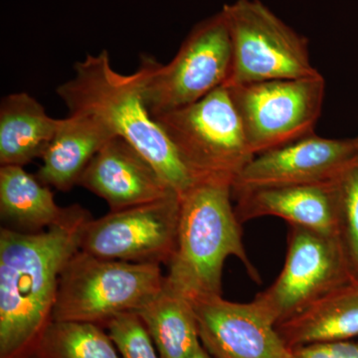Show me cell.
<instances>
[{
  "label": "cell",
  "instance_id": "52a82bcc",
  "mask_svg": "<svg viewBox=\"0 0 358 358\" xmlns=\"http://www.w3.org/2000/svg\"><path fill=\"white\" fill-rule=\"evenodd\" d=\"M222 11L232 44L230 75L224 86L320 74L310 61L308 40L260 0H237Z\"/></svg>",
  "mask_w": 358,
  "mask_h": 358
},
{
  "label": "cell",
  "instance_id": "e0dca14e",
  "mask_svg": "<svg viewBox=\"0 0 358 358\" xmlns=\"http://www.w3.org/2000/svg\"><path fill=\"white\" fill-rule=\"evenodd\" d=\"M62 119L47 115L43 106L29 94L13 93L0 103V164L24 166L41 159Z\"/></svg>",
  "mask_w": 358,
  "mask_h": 358
},
{
  "label": "cell",
  "instance_id": "3957f363",
  "mask_svg": "<svg viewBox=\"0 0 358 358\" xmlns=\"http://www.w3.org/2000/svg\"><path fill=\"white\" fill-rule=\"evenodd\" d=\"M232 197V185L219 179H201L180 196L178 239L164 285L192 303L222 296L223 266L231 256L262 282L245 250Z\"/></svg>",
  "mask_w": 358,
  "mask_h": 358
},
{
  "label": "cell",
  "instance_id": "7402d4cb",
  "mask_svg": "<svg viewBox=\"0 0 358 358\" xmlns=\"http://www.w3.org/2000/svg\"><path fill=\"white\" fill-rule=\"evenodd\" d=\"M341 236L358 280V162L339 180Z\"/></svg>",
  "mask_w": 358,
  "mask_h": 358
},
{
  "label": "cell",
  "instance_id": "8992f818",
  "mask_svg": "<svg viewBox=\"0 0 358 358\" xmlns=\"http://www.w3.org/2000/svg\"><path fill=\"white\" fill-rule=\"evenodd\" d=\"M232 44L221 10L193 27L173 60L143 56V96L152 117L196 103L229 78Z\"/></svg>",
  "mask_w": 358,
  "mask_h": 358
},
{
  "label": "cell",
  "instance_id": "30bf717a",
  "mask_svg": "<svg viewBox=\"0 0 358 358\" xmlns=\"http://www.w3.org/2000/svg\"><path fill=\"white\" fill-rule=\"evenodd\" d=\"M179 216L180 196L176 193L110 211L89 221L80 250L106 260L167 265L176 246Z\"/></svg>",
  "mask_w": 358,
  "mask_h": 358
},
{
  "label": "cell",
  "instance_id": "44dd1931",
  "mask_svg": "<svg viewBox=\"0 0 358 358\" xmlns=\"http://www.w3.org/2000/svg\"><path fill=\"white\" fill-rule=\"evenodd\" d=\"M105 327L122 358H160L138 313H122L110 320Z\"/></svg>",
  "mask_w": 358,
  "mask_h": 358
},
{
  "label": "cell",
  "instance_id": "603a6c76",
  "mask_svg": "<svg viewBox=\"0 0 358 358\" xmlns=\"http://www.w3.org/2000/svg\"><path fill=\"white\" fill-rule=\"evenodd\" d=\"M293 358H358V343L331 341L298 346L292 350Z\"/></svg>",
  "mask_w": 358,
  "mask_h": 358
},
{
  "label": "cell",
  "instance_id": "8fae6325",
  "mask_svg": "<svg viewBox=\"0 0 358 358\" xmlns=\"http://www.w3.org/2000/svg\"><path fill=\"white\" fill-rule=\"evenodd\" d=\"M357 162L358 136L334 140L310 134L256 155L235 179L232 194L275 186L336 182Z\"/></svg>",
  "mask_w": 358,
  "mask_h": 358
},
{
  "label": "cell",
  "instance_id": "ffe728a7",
  "mask_svg": "<svg viewBox=\"0 0 358 358\" xmlns=\"http://www.w3.org/2000/svg\"><path fill=\"white\" fill-rule=\"evenodd\" d=\"M34 352L39 358H122L99 324L71 320H50Z\"/></svg>",
  "mask_w": 358,
  "mask_h": 358
},
{
  "label": "cell",
  "instance_id": "9a60e30c",
  "mask_svg": "<svg viewBox=\"0 0 358 358\" xmlns=\"http://www.w3.org/2000/svg\"><path fill=\"white\" fill-rule=\"evenodd\" d=\"M107 127L93 117L69 115L62 119L57 133L41 157L37 178L62 192L79 185L90 162L110 138Z\"/></svg>",
  "mask_w": 358,
  "mask_h": 358
},
{
  "label": "cell",
  "instance_id": "2e32d148",
  "mask_svg": "<svg viewBox=\"0 0 358 358\" xmlns=\"http://www.w3.org/2000/svg\"><path fill=\"white\" fill-rule=\"evenodd\" d=\"M275 327L291 350L313 343L357 338L358 280L324 294Z\"/></svg>",
  "mask_w": 358,
  "mask_h": 358
},
{
  "label": "cell",
  "instance_id": "5b68a950",
  "mask_svg": "<svg viewBox=\"0 0 358 358\" xmlns=\"http://www.w3.org/2000/svg\"><path fill=\"white\" fill-rule=\"evenodd\" d=\"M154 119L199 180L219 179L233 185L255 157L224 85L196 103Z\"/></svg>",
  "mask_w": 358,
  "mask_h": 358
},
{
  "label": "cell",
  "instance_id": "7c38bea8",
  "mask_svg": "<svg viewBox=\"0 0 358 358\" xmlns=\"http://www.w3.org/2000/svg\"><path fill=\"white\" fill-rule=\"evenodd\" d=\"M200 341L215 358H293L275 320L255 299L250 303L222 296L193 301Z\"/></svg>",
  "mask_w": 358,
  "mask_h": 358
},
{
  "label": "cell",
  "instance_id": "cb8c5ba5",
  "mask_svg": "<svg viewBox=\"0 0 358 358\" xmlns=\"http://www.w3.org/2000/svg\"><path fill=\"white\" fill-rule=\"evenodd\" d=\"M190 358H215L212 357L210 353L207 352L206 350L203 348V345L200 346L199 350H197L194 355H192Z\"/></svg>",
  "mask_w": 358,
  "mask_h": 358
},
{
  "label": "cell",
  "instance_id": "9c48e42d",
  "mask_svg": "<svg viewBox=\"0 0 358 358\" xmlns=\"http://www.w3.org/2000/svg\"><path fill=\"white\" fill-rule=\"evenodd\" d=\"M355 280L341 235L289 225L288 252L281 274L255 300L279 324Z\"/></svg>",
  "mask_w": 358,
  "mask_h": 358
},
{
  "label": "cell",
  "instance_id": "d6986e66",
  "mask_svg": "<svg viewBox=\"0 0 358 358\" xmlns=\"http://www.w3.org/2000/svg\"><path fill=\"white\" fill-rule=\"evenodd\" d=\"M138 315L160 358H190L202 345L192 301L166 285Z\"/></svg>",
  "mask_w": 358,
  "mask_h": 358
},
{
  "label": "cell",
  "instance_id": "7a4b0ae2",
  "mask_svg": "<svg viewBox=\"0 0 358 358\" xmlns=\"http://www.w3.org/2000/svg\"><path fill=\"white\" fill-rule=\"evenodd\" d=\"M57 94L69 115L93 117L131 143L179 196L199 181L148 112L140 68L122 75L112 67L108 51L89 54L75 63L74 76L57 87Z\"/></svg>",
  "mask_w": 358,
  "mask_h": 358
},
{
  "label": "cell",
  "instance_id": "5bb4252c",
  "mask_svg": "<svg viewBox=\"0 0 358 358\" xmlns=\"http://www.w3.org/2000/svg\"><path fill=\"white\" fill-rule=\"evenodd\" d=\"M341 180V179H339ZM339 180L327 185L258 188L234 195L240 222L279 217L289 225L341 235Z\"/></svg>",
  "mask_w": 358,
  "mask_h": 358
},
{
  "label": "cell",
  "instance_id": "4fadbf2b",
  "mask_svg": "<svg viewBox=\"0 0 358 358\" xmlns=\"http://www.w3.org/2000/svg\"><path fill=\"white\" fill-rule=\"evenodd\" d=\"M79 185L105 200L110 211L148 203L176 193L143 155L120 136L110 138L99 150Z\"/></svg>",
  "mask_w": 358,
  "mask_h": 358
},
{
  "label": "cell",
  "instance_id": "ac0fdd59",
  "mask_svg": "<svg viewBox=\"0 0 358 358\" xmlns=\"http://www.w3.org/2000/svg\"><path fill=\"white\" fill-rule=\"evenodd\" d=\"M53 192L20 166L0 167V215L3 227L21 233L41 232L62 215Z\"/></svg>",
  "mask_w": 358,
  "mask_h": 358
},
{
  "label": "cell",
  "instance_id": "6da1fadb",
  "mask_svg": "<svg viewBox=\"0 0 358 358\" xmlns=\"http://www.w3.org/2000/svg\"><path fill=\"white\" fill-rule=\"evenodd\" d=\"M91 213L79 204L41 232L0 230V358L34 350L51 320L59 278L80 250Z\"/></svg>",
  "mask_w": 358,
  "mask_h": 358
},
{
  "label": "cell",
  "instance_id": "ba28073f",
  "mask_svg": "<svg viewBox=\"0 0 358 358\" xmlns=\"http://www.w3.org/2000/svg\"><path fill=\"white\" fill-rule=\"evenodd\" d=\"M226 87L255 157L315 134L326 96L320 73Z\"/></svg>",
  "mask_w": 358,
  "mask_h": 358
},
{
  "label": "cell",
  "instance_id": "277c9868",
  "mask_svg": "<svg viewBox=\"0 0 358 358\" xmlns=\"http://www.w3.org/2000/svg\"><path fill=\"white\" fill-rule=\"evenodd\" d=\"M164 281L159 264L106 260L79 250L59 278L51 320L105 326L122 313L140 312Z\"/></svg>",
  "mask_w": 358,
  "mask_h": 358
}]
</instances>
